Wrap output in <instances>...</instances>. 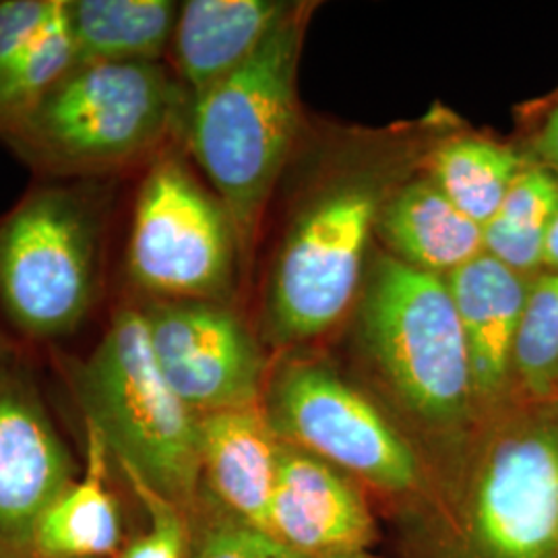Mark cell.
Instances as JSON below:
<instances>
[{"label":"cell","mask_w":558,"mask_h":558,"mask_svg":"<svg viewBox=\"0 0 558 558\" xmlns=\"http://www.w3.org/2000/svg\"><path fill=\"white\" fill-rule=\"evenodd\" d=\"M532 278L482 253L447 278L468 345L480 420L515 399L513 350Z\"/></svg>","instance_id":"4fadbf2b"},{"label":"cell","mask_w":558,"mask_h":558,"mask_svg":"<svg viewBox=\"0 0 558 558\" xmlns=\"http://www.w3.org/2000/svg\"><path fill=\"white\" fill-rule=\"evenodd\" d=\"M265 532L299 557L333 558L366 550L375 518L356 480L281 440Z\"/></svg>","instance_id":"7c38bea8"},{"label":"cell","mask_w":558,"mask_h":558,"mask_svg":"<svg viewBox=\"0 0 558 558\" xmlns=\"http://www.w3.org/2000/svg\"><path fill=\"white\" fill-rule=\"evenodd\" d=\"M542 271H558V209L555 218L550 221L546 240H544Z\"/></svg>","instance_id":"484cf974"},{"label":"cell","mask_w":558,"mask_h":558,"mask_svg":"<svg viewBox=\"0 0 558 558\" xmlns=\"http://www.w3.org/2000/svg\"><path fill=\"white\" fill-rule=\"evenodd\" d=\"M85 424L137 478L184 513L201 499L199 418L154 359L140 304H122L92 354L69 371Z\"/></svg>","instance_id":"5b68a950"},{"label":"cell","mask_w":558,"mask_h":558,"mask_svg":"<svg viewBox=\"0 0 558 558\" xmlns=\"http://www.w3.org/2000/svg\"><path fill=\"white\" fill-rule=\"evenodd\" d=\"M515 398H558V271L532 278L513 350Z\"/></svg>","instance_id":"44dd1931"},{"label":"cell","mask_w":558,"mask_h":558,"mask_svg":"<svg viewBox=\"0 0 558 558\" xmlns=\"http://www.w3.org/2000/svg\"><path fill=\"white\" fill-rule=\"evenodd\" d=\"M304 25L296 4L253 59L189 106V149L234 221L242 263L299 133Z\"/></svg>","instance_id":"277c9868"},{"label":"cell","mask_w":558,"mask_h":558,"mask_svg":"<svg viewBox=\"0 0 558 558\" xmlns=\"http://www.w3.org/2000/svg\"><path fill=\"white\" fill-rule=\"evenodd\" d=\"M179 11L170 0H64L75 62H161Z\"/></svg>","instance_id":"ac0fdd59"},{"label":"cell","mask_w":558,"mask_h":558,"mask_svg":"<svg viewBox=\"0 0 558 558\" xmlns=\"http://www.w3.org/2000/svg\"><path fill=\"white\" fill-rule=\"evenodd\" d=\"M242 260L234 221L177 156H160L140 186L126 274L145 299L228 304Z\"/></svg>","instance_id":"ba28073f"},{"label":"cell","mask_w":558,"mask_h":558,"mask_svg":"<svg viewBox=\"0 0 558 558\" xmlns=\"http://www.w3.org/2000/svg\"><path fill=\"white\" fill-rule=\"evenodd\" d=\"M401 558H558V398H515L428 463Z\"/></svg>","instance_id":"6da1fadb"},{"label":"cell","mask_w":558,"mask_h":558,"mask_svg":"<svg viewBox=\"0 0 558 558\" xmlns=\"http://www.w3.org/2000/svg\"><path fill=\"white\" fill-rule=\"evenodd\" d=\"M126 480L147 511L149 530L126 544L119 558H189L191 515L184 513L179 505L147 488L140 480L131 476Z\"/></svg>","instance_id":"603a6c76"},{"label":"cell","mask_w":558,"mask_h":558,"mask_svg":"<svg viewBox=\"0 0 558 558\" xmlns=\"http://www.w3.org/2000/svg\"><path fill=\"white\" fill-rule=\"evenodd\" d=\"M359 306L360 345L389 398L439 451L456 447L480 412L447 279L380 255Z\"/></svg>","instance_id":"3957f363"},{"label":"cell","mask_w":558,"mask_h":558,"mask_svg":"<svg viewBox=\"0 0 558 558\" xmlns=\"http://www.w3.org/2000/svg\"><path fill=\"white\" fill-rule=\"evenodd\" d=\"M260 405L279 440L327 461L396 509L424 490L428 461L373 399L329 366H281Z\"/></svg>","instance_id":"52a82bcc"},{"label":"cell","mask_w":558,"mask_h":558,"mask_svg":"<svg viewBox=\"0 0 558 558\" xmlns=\"http://www.w3.org/2000/svg\"><path fill=\"white\" fill-rule=\"evenodd\" d=\"M281 440L263 405L199 418L201 490L221 509L267 530Z\"/></svg>","instance_id":"5bb4252c"},{"label":"cell","mask_w":558,"mask_h":558,"mask_svg":"<svg viewBox=\"0 0 558 558\" xmlns=\"http://www.w3.org/2000/svg\"><path fill=\"white\" fill-rule=\"evenodd\" d=\"M75 482V463L29 377L0 364V544L32 548L41 513Z\"/></svg>","instance_id":"8fae6325"},{"label":"cell","mask_w":558,"mask_h":558,"mask_svg":"<svg viewBox=\"0 0 558 558\" xmlns=\"http://www.w3.org/2000/svg\"><path fill=\"white\" fill-rule=\"evenodd\" d=\"M189 558H302L259 527L234 518L201 490L191 513Z\"/></svg>","instance_id":"7402d4cb"},{"label":"cell","mask_w":558,"mask_h":558,"mask_svg":"<svg viewBox=\"0 0 558 558\" xmlns=\"http://www.w3.org/2000/svg\"><path fill=\"white\" fill-rule=\"evenodd\" d=\"M189 106L161 62H75L0 141L40 174L89 179L156 156Z\"/></svg>","instance_id":"7a4b0ae2"},{"label":"cell","mask_w":558,"mask_h":558,"mask_svg":"<svg viewBox=\"0 0 558 558\" xmlns=\"http://www.w3.org/2000/svg\"><path fill=\"white\" fill-rule=\"evenodd\" d=\"M525 166L518 151L505 145L463 137L435 151L430 180L461 214L484 228Z\"/></svg>","instance_id":"ffe728a7"},{"label":"cell","mask_w":558,"mask_h":558,"mask_svg":"<svg viewBox=\"0 0 558 558\" xmlns=\"http://www.w3.org/2000/svg\"><path fill=\"white\" fill-rule=\"evenodd\" d=\"M64 0H2L0 2V71L59 20Z\"/></svg>","instance_id":"cb8c5ba5"},{"label":"cell","mask_w":558,"mask_h":558,"mask_svg":"<svg viewBox=\"0 0 558 558\" xmlns=\"http://www.w3.org/2000/svg\"><path fill=\"white\" fill-rule=\"evenodd\" d=\"M85 472L38 519L32 546L44 558H104L122 542L119 502L108 488V447L85 424Z\"/></svg>","instance_id":"e0dca14e"},{"label":"cell","mask_w":558,"mask_h":558,"mask_svg":"<svg viewBox=\"0 0 558 558\" xmlns=\"http://www.w3.org/2000/svg\"><path fill=\"white\" fill-rule=\"evenodd\" d=\"M11 354H13V348H11L9 339L4 338V333L0 331V364L11 360Z\"/></svg>","instance_id":"4316f807"},{"label":"cell","mask_w":558,"mask_h":558,"mask_svg":"<svg viewBox=\"0 0 558 558\" xmlns=\"http://www.w3.org/2000/svg\"><path fill=\"white\" fill-rule=\"evenodd\" d=\"M375 234L389 248L387 255L445 279L484 253L482 226L461 214L430 179L414 180L383 201Z\"/></svg>","instance_id":"2e32d148"},{"label":"cell","mask_w":558,"mask_h":558,"mask_svg":"<svg viewBox=\"0 0 558 558\" xmlns=\"http://www.w3.org/2000/svg\"><path fill=\"white\" fill-rule=\"evenodd\" d=\"M333 558H373L366 550H360V553H350V555H341V557Z\"/></svg>","instance_id":"83f0119b"},{"label":"cell","mask_w":558,"mask_h":558,"mask_svg":"<svg viewBox=\"0 0 558 558\" xmlns=\"http://www.w3.org/2000/svg\"><path fill=\"white\" fill-rule=\"evenodd\" d=\"M380 205L377 186L348 182L302 214L267 290L263 331L271 343L319 338L345 317L359 294Z\"/></svg>","instance_id":"9c48e42d"},{"label":"cell","mask_w":558,"mask_h":558,"mask_svg":"<svg viewBox=\"0 0 558 558\" xmlns=\"http://www.w3.org/2000/svg\"><path fill=\"white\" fill-rule=\"evenodd\" d=\"M558 209V177L525 166L484 232V253L525 278L542 271L544 240Z\"/></svg>","instance_id":"d6986e66"},{"label":"cell","mask_w":558,"mask_h":558,"mask_svg":"<svg viewBox=\"0 0 558 558\" xmlns=\"http://www.w3.org/2000/svg\"><path fill=\"white\" fill-rule=\"evenodd\" d=\"M294 7L278 0H186L172 36L177 77L191 98L255 57Z\"/></svg>","instance_id":"9a60e30c"},{"label":"cell","mask_w":558,"mask_h":558,"mask_svg":"<svg viewBox=\"0 0 558 558\" xmlns=\"http://www.w3.org/2000/svg\"><path fill=\"white\" fill-rule=\"evenodd\" d=\"M140 308L163 379L197 418L263 403L265 356L228 304L145 299Z\"/></svg>","instance_id":"30bf717a"},{"label":"cell","mask_w":558,"mask_h":558,"mask_svg":"<svg viewBox=\"0 0 558 558\" xmlns=\"http://www.w3.org/2000/svg\"><path fill=\"white\" fill-rule=\"evenodd\" d=\"M534 151L538 156L539 166L548 168L558 177V100L553 104L548 117L539 126L534 140Z\"/></svg>","instance_id":"d4e9b609"},{"label":"cell","mask_w":558,"mask_h":558,"mask_svg":"<svg viewBox=\"0 0 558 558\" xmlns=\"http://www.w3.org/2000/svg\"><path fill=\"white\" fill-rule=\"evenodd\" d=\"M98 191L38 186L0 221V306L29 338L73 333L100 296L106 203Z\"/></svg>","instance_id":"8992f818"}]
</instances>
